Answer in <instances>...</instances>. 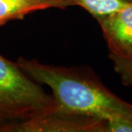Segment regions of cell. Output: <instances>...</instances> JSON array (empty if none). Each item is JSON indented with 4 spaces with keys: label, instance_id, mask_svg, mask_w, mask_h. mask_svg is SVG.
<instances>
[{
    "label": "cell",
    "instance_id": "3957f363",
    "mask_svg": "<svg viewBox=\"0 0 132 132\" xmlns=\"http://www.w3.org/2000/svg\"><path fill=\"white\" fill-rule=\"evenodd\" d=\"M107 121L93 116L53 109L8 126L4 132H106Z\"/></svg>",
    "mask_w": 132,
    "mask_h": 132
},
{
    "label": "cell",
    "instance_id": "7a4b0ae2",
    "mask_svg": "<svg viewBox=\"0 0 132 132\" xmlns=\"http://www.w3.org/2000/svg\"><path fill=\"white\" fill-rule=\"evenodd\" d=\"M57 106L52 94L0 54V132Z\"/></svg>",
    "mask_w": 132,
    "mask_h": 132
},
{
    "label": "cell",
    "instance_id": "52a82bcc",
    "mask_svg": "<svg viewBox=\"0 0 132 132\" xmlns=\"http://www.w3.org/2000/svg\"><path fill=\"white\" fill-rule=\"evenodd\" d=\"M114 70L119 76L121 82L125 86H132V55L123 57H112Z\"/></svg>",
    "mask_w": 132,
    "mask_h": 132
},
{
    "label": "cell",
    "instance_id": "8992f818",
    "mask_svg": "<svg viewBox=\"0 0 132 132\" xmlns=\"http://www.w3.org/2000/svg\"><path fill=\"white\" fill-rule=\"evenodd\" d=\"M74 5H77L86 10L96 21L103 19L113 14L128 4L132 0H71Z\"/></svg>",
    "mask_w": 132,
    "mask_h": 132
},
{
    "label": "cell",
    "instance_id": "5b68a950",
    "mask_svg": "<svg viewBox=\"0 0 132 132\" xmlns=\"http://www.w3.org/2000/svg\"><path fill=\"white\" fill-rule=\"evenodd\" d=\"M74 6L71 0H0V26L46 9H65Z\"/></svg>",
    "mask_w": 132,
    "mask_h": 132
},
{
    "label": "cell",
    "instance_id": "6da1fadb",
    "mask_svg": "<svg viewBox=\"0 0 132 132\" xmlns=\"http://www.w3.org/2000/svg\"><path fill=\"white\" fill-rule=\"evenodd\" d=\"M16 63L34 81L51 88L59 107L106 120V132H132V104L110 91L90 70L24 57Z\"/></svg>",
    "mask_w": 132,
    "mask_h": 132
},
{
    "label": "cell",
    "instance_id": "277c9868",
    "mask_svg": "<svg viewBox=\"0 0 132 132\" xmlns=\"http://www.w3.org/2000/svg\"><path fill=\"white\" fill-rule=\"evenodd\" d=\"M98 22L106 41L110 59L132 55V3Z\"/></svg>",
    "mask_w": 132,
    "mask_h": 132
}]
</instances>
